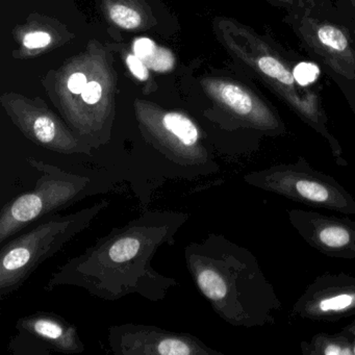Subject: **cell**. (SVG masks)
Wrapping results in <instances>:
<instances>
[{
  "label": "cell",
  "mask_w": 355,
  "mask_h": 355,
  "mask_svg": "<svg viewBox=\"0 0 355 355\" xmlns=\"http://www.w3.org/2000/svg\"><path fill=\"white\" fill-rule=\"evenodd\" d=\"M188 219L186 213L153 211L113 228L58 268L45 290L74 286L105 301L130 295L155 302L164 300L178 280L155 270L153 259L162 247L175 244L176 234Z\"/></svg>",
  "instance_id": "cell-1"
},
{
  "label": "cell",
  "mask_w": 355,
  "mask_h": 355,
  "mask_svg": "<svg viewBox=\"0 0 355 355\" xmlns=\"http://www.w3.org/2000/svg\"><path fill=\"white\" fill-rule=\"evenodd\" d=\"M184 253L197 288L226 323L248 329L275 323L282 301L249 249L209 234Z\"/></svg>",
  "instance_id": "cell-2"
},
{
  "label": "cell",
  "mask_w": 355,
  "mask_h": 355,
  "mask_svg": "<svg viewBox=\"0 0 355 355\" xmlns=\"http://www.w3.org/2000/svg\"><path fill=\"white\" fill-rule=\"evenodd\" d=\"M227 40L238 59L259 80L327 142L336 163L346 166L342 145L330 130L321 98L309 85L299 80L275 44L263 35L242 26H230Z\"/></svg>",
  "instance_id": "cell-3"
},
{
  "label": "cell",
  "mask_w": 355,
  "mask_h": 355,
  "mask_svg": "<svg viewBox=\"0 0 355 355\" xmlns=\"http://www.w3.org/2000/svg\"><path fill=\"white\" fill-rule=\"evenodd\" d=\"M101 200L68 215H49L32 230L9 241L0 252V299L19 290L47 259L92 224L107 209Z\"/></svg>",
  "instance_id": "cell-4"
},
{
  "label": "cell",
  "mask_w": 355,
  "mask_h": 355,
  "mask_svg": "<svg viewBox=\"0 0 355 355\" xmlns=\"http://www.w3.org/2000/svg\"><path fill=\"white\" fill-rule=\"evenodd\" d=\"M245 182L288 200L355 216V197L336 178L313 168L304 157L279 163L244 176Z\"/></svg>",
  "instance_id": "cell-5"
},
{
  "label": "cell",
  "mask_w": 355,
  "mask_h": 355,
  "mask_svg": "<svg viewBox=\"0 0 355 355\" xmlns=\"http://www.w3.org/2000/svg\"><path fill=\"white\" fill-rule=\"evenodd\" d=\"M28 165L40 173L36 187L12 199L0 213V244L73 202L90 184L87 176L70 173L57 166L28 157Z\"/></svg>",
  "instance_id": "cell-6"
},
{
  "label": "cell",
  "mask_w": 355,
  "mask_h": 355,
  "mask_svg": "<svg viewBox=\"0 0 355 355\" xmlns=\"http://www.w3.org/2000/svg\"><path fill=\"white\" fill-rule=\"evenodd\" d=\"M107 343L116 355H223L192 334L144 324L111 326Z\"/></svg>",
  "instance_id": "cell-7"
},
{
  "label": "cell",
  "mask_w": 355,
  "mask_h": 355,
  "mask_svg": "<svg viewBox=\"0 0 355 355\" xmlns=\"http://www.w3.org/2000/svg\"><path fill=\"white\" fill-rule=\"evenodd\" d=\"M8 350L14 355L80 354L85 345L73 324L55 313L37 311L18 320Z\"/></svg>",
  "instance_id": "cell-8"
},
{
  "label": "cell",
  "mask_w": 355,
  "mask_h": 355,
  "mask_svg": "<svg viewBox=\"0 0 355 355\" xmlns=\"http://www.w3.org/2000/svg\"><path fill=\"white\" fill-rule=\"evenodd\" d=\"M288 22L303 44L332 71L346 80H355V49L346 28L303 12H291Z\"/></svg>",
  "instance_id": "cell-9"
},
{
  "label": "cell",
  "mask_w": 355,
  "mask_h": 355,
  "mask_svg": "<svg viewBox=\"0 0 355 355\" xmlns=\"http://www.w3.org/2000/svg\"><path fill=\"white\" fill-rule=\"evenodd\" d=\"M293 313L329 323L355 315V276L344 272L318 276L295 301Z\"/></svg>",
  "instance_id": "cell-10"
},
{
  "label": "cell",
  "mask_w": 355,
  "mask_h": 355,
  "mask_svg": "<svg viewBox=\"0 0 355 355\" xmlns=\"http://www.w3.org/2000/svg\"><path fill=\"white\" fill-rule=\"evenodd\" d=\"M288 220L299 236L326 257L355 261V220L293 209Z\"/></svg>",
  "instance_id": "cell-11"
},
{
  "label": "cell",
  "mask_w": 355,
  "mask_h": 355,
  "mask_svg": "<svg viewBox=\"0 0 355 355\" xmlns=\"http://www.w3.org/2000/svg\"><path fill=\"white\" fill-rule=\"evenodd\" d=\"M303 355H354L352 344L342 331L320 332L300 343Z\"/></svg>",
  "instance_id": "cell-12"
},
{
  "label": "cell",
  "mask_w": 355,
  "mask_h": 355,
  "mask_svg": "<svg viewBox=\"0 0 355 355\" xmlns=\"http://www.w3.org/2000/svg\"><path fill=\"white\" fill-rule=\"evenodd\" d=\"M110 16L117 26L126 30L138 28L142 22V18L139 15L138 12L124 6H114L110 11Z\"/></svg>",
  "instance_id": "cell-13"
},
{
  "label": "cell",
  "mask_w": 355,
  "mask_h": 355,
  "mask_svg": "<svg viewBox=\"0 0 355 355\" xmlns=\"http://www.w3.org/2000/svg\"><path fill=\"white\" fill-rule=\"evenodd\" d=\"M274 1H277L280 5L286 6L291 12L311 13V10L315 9L321 0H274Z\"/></svg>",
  "instance_id": "cell-14"
},
{
  "label": "cell",
  "mask_w": 355,
  "mask_h": 355,
  "mask_svg": "<svg viewBox=\"0 0 355 355\" xmlns=\"http://www.w3.org/2000/svg\"><path fill=\"white\" fill-rule=\"evenodd\" d=\"M157 51V46H155V42L150 39L141 38L135 42L134 44V53L135 55L140 58L141 60L150 59Z\"/></svg>",
  "instance_id": "cell-15"
},
{
  "label": "cell",
  "mask_w": 355,
  "mask_h": 355,
  "mask_svg": "<svg viewBox=\"0 0 355 355\" xmlns=\"http://www.w3.org/2000/svg\"><path fill=\"white\" fill-rule=\"evenodd\" d=\"M51 35L43 32L31 33L24 39V46L30 49H42L51 44Z\"/></svg>",
  "instance_id": "cell-16"
},
{
  "label": "cell",
  "mask_w": 355,
  "mask_h": 355,
  "mask_svg": "<svg viewBox=\"0 0 355 355\" xmlns=\"http://www.w3.org/2000/svg\"><path fill=\"white\" fill-rule=\"evenodd\" d=\"M126 63H128L130 72L138 80H146L148 78V69H147L146 65H145L144 62L140 58L134 55H128V59H126Z\"/></svg>",
  "instance_id": "cell-17"
},
{
  "label": "cell",
  "mask_w": 355,
  "mask_h": 355,
  "mask_svg": "<svg viewBox=\"0 0 355 355\" xmlns=\"http://www.w3.org/2000/svg\"><path fill=\"white\" fill-rule=\"evenodd\" d=\"M101 95H103V88L97 82L88 83L82 93L83 99L88 105H95L98 103Z\"/></svg>",
  "instance_id": "cell-18"
},
{
  "label": "cell",
  "mask_w": 355,
  "mask_h": 355,
  "mask_svg": "<svg viewBox=\"0 0 355 355\" xmlns=\"http://www.w3.org/2000/svg\"><path fill=\"white\" fill-rule=\"evenodd\" d=\"M87 78L83 73H74L68 80V89L73 94H82L84 89L86 88Z\"/></svg>",
  "instance_id": "cell-19"
},
{
  "label": "cell",
  "mask_w": 355,
  "mask_h": 355,
  "mask_svg": "<svg viewBox=\"0 0 355 355\" xmlns=\"http://www.w3.org/2000/svg\"><path fill=\"white\" fill-rule=\"evenodd\" d=\"M340 331L349 338L351 344H352L353 351H354L355 355V320H353L351 323H349L348 325L345 326L344 328L340 329Z\"/></svg>",
  "instance_id": "cell-20"
},
{
  "label": "cell",
  "mask_w": 355,
  "mask_h": 355,
  "mask_svg": "<svg viewBox=\"0 0 355 355\" xmlns=\"http://www.w3.org/2000/svg\"><path fill=\"white\" fill-rule=\"evenodd\" d=\"M351 1H352V5L355 7V0H351Z\"/></svg>",
  "instance_id": "cell-21"
},
{
  "label": "cell",
  "mask_w": 355,
  "mask_h": 355,
  "mask_svg": "<svg viewBox=\"0 0 355 355\" xmlns=\"http://www.w3.org/2000/svg\"><path fill=\"white\" fill-rule=\"evenodd\" d=\"M354 113H355V110H354Z\"/></svg>",
  "instance_id": "cell-22"
}]
</instances>
